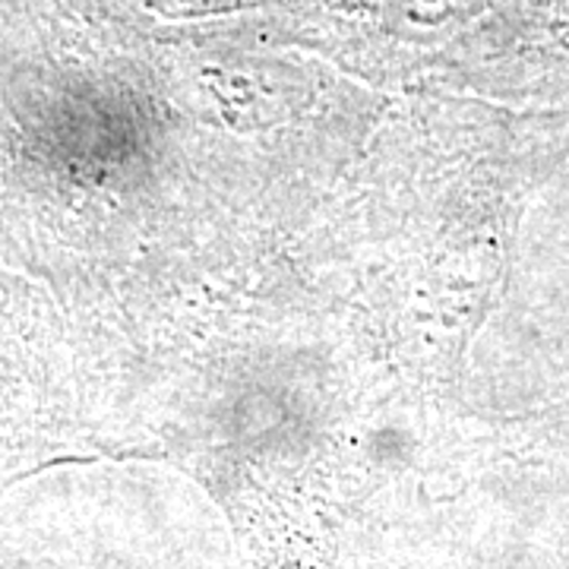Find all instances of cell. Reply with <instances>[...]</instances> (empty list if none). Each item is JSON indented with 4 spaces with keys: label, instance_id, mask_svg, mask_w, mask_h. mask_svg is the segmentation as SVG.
<instances>
[{
    "label": "cell",
    "instance_id": "6da1fadb",
    "mask_svg": "<svg viewBox=\"0 0 569 569\" xmlns=\"http://www.w3.org/2000/svg\"><path fill=\"white\" fill-rule=\"evenodd\" d=\"M162 3H171V7H174V13L193 17V13H224V10H244V7L263 3V0H162Z\"/></svg>",
    "mask_w": 569,
    "mask_h": 569
}]
</instances>
